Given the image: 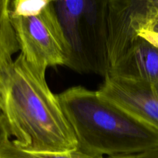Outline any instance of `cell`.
Returning <instances> with one entry per match:
<instances>
[{"label": "cell", "mask_w": 158, "mask_h": 158, "mask_svg": "<svg viewBox=\"0 0 158 158\" xmlns=\"http://www.w3.org/2000/svg\"><path fill=\"white\" fill-rule=\"evenodd\" d=\"M0 158H106L85 154L78 149L64 153H30L19 148L9 140L0 149Z\"/></svg>", "instance_id": "cell-9"}, {"label": "cell", "mask_w": 158, "mask_h": 158, "mask_svg": "<svg viewBox=\"0 0 158 158\" xmlns=\"http://www.w3.org/2000/svg\"><path fill=\"white\" fill-rule=\"evenodd\" d=\"M49 0H15L11 1L12 17H30L41 13Z\"/></svg>", "instance_id": "cell-10"}, {"label": "cell", "mask_w": 158, "mask_h": 158, "mask_svg": "<svg viewBox=\"0 0 158 158\" xmlns=\"http://www.w3.org/2000/svg\"><path fill=\"white\" fill-rule=\"evenodd\" d=\"M153 30L158 32V21H157V23L155 24V26H154V29H153Z\"/></svg>", "instance_id": "cell-15"}, {"label": "cell", "mask_w": 158, "mask_h": 158, "mask_svg": "<svg viewBox=\"0 0 158 158\" xmlns=\"http://www.w3.org/2000/svg\"><path fill=\"white\" fill-rule=\"evenodd\" d=\"M77 149L100 157L130 155L158 146V131L134 118L98 91L73 86L57 95Z\"/></svg>", "instance_id": "cell-2"}, {"label": "cell", "mask_w": 158, "mask_h": 158, "mask_svg": "<svg viewBox=\"0 0 158 158\" xmlns=\"http://www.w3.org/2000/svg\"><path fill=\"white\" fill-rule=\"evenodd\" d=\"M11 134L4 116L0 110V149L10 140Z\"/></svg>", "instance_id": "cell-11"}, {"label": "cell", "mask_w": 158, "mask_h": 158, "mask_svg": "<svg viewBox=\"0 0 158 158\" xmlns=\"http://www.w3.org/2000/svg\"><path fill=\"white\" fill-rule=\"evenodd\" d=\"M11 1L0 0V71L12 61L19 49L11 20Z\"/></svg>", "instance_id": "cell-8"}, {"label": "cell", "mask_w": 158, "mask_h": 158, "mask_svg": "<svg viewBox=\"0 0 158 158\" xmlns=\"http://www.w3.org/2000/svg\"><path fill=\"white\" fill-rule=\"evenodd\" d=\"M139 36L148 40L158 48V32L154 30H144L139 34Z\"/></svg>", "instance_id": "cell-13"}, {"label": "cell", "mask_w": 158, "mask_h": 158, "mask_svg": "<svg viewBox=\"0 0 158 158\" xmlns=\"http://www.w3.org/2000/svg\"><path fill=\"white\" fill-rule=\"evenodd\" d=\"M157 21L158 11L152 0H108L107 53L110 68L134 46L140 32L153 30Z\"/></svg>", "instance_id": "cell-5"}, {"label": "cell", "mask_w": 158, "mask_h": 158, "mask_svg": "<svg viewBox=\"0 0 158 158\" xmlns=\"http://www.w3.org/2000/svg\"><path fill=\"white\" fill-rule=\"evenodd\" d=\"M106 158H158V146L151 148V149L147 150L143 152L137 153V154H130V155L114 156V157H108Z\"/></svg>", "instance_id": "cell-12"}, {"label": "cell", "mask_w": 158, "mask_h": 158, "mask_svg": "<svg viewBox=\"0 0 158 158\" xmlns=\"http://www.w3.org/2000/svg\"><path fill=\"white\" fill-rule=\"evenodd\" d=\"M152 2L158 11V0H152Z\"/></svg>", "instance_id": "cell-14"}, {"label": "cell", "mask_w": 158, "mask_h": 158, "mask_svg": "<svg viewBox=\"0 0 158 158\" xmlns=\"http://www.w3.org/2000/svg\"><path fill=\"white\" fill-rule=\"evenodd\" d=\"M107 2L105 0L54 1L70 48L67 66L79 73L106 77L110 71L107 53Z\"/></svg>", "instance_id": "cell-3"}, {"label": "cell", "mask_w": 158, "mask_h": 158, "mask_svg": "<svg viewBox=\"0 0 158 158\" xmlns=\"http://www.w3.org/2000/svg\"><path fill=\"white\" fill-rule=\"evenodd\" d=\"M107 75L158 84V48L140 37Z\"/></svg>", "instance_id": "cell-7"}, {"label": "cell", "mask_w": 158, "mask_h": 158, "mask_svg": "<svg viewBox=\"0 0 158 158\" xmlns=\"http://www.w3.org/2000/svg\"><path fill=\"white\" fill-rule=\"evenodd\" d=\"M20 53L42 72L48 67L66 66L70 48L56 11L54 1L40 14L30 17H12Z\"/></svg>", "instance_id": "cell-4"}, {"label": "cell", "mask_w": 158, "mask_h": 158, "mask_svg": "<svg viewBox=\"0 0 158 158\" xmlns=\"http://www.w3.org/2000/svg\"><path fill=\"white\" fill-rule=\"evenodd\" d=\"M99 94L158 131V84L106 75Z\"/></svg>", "instance_id": "cell-6"}, {"label": "cell", "mask_w": 158, "mask_h": 158, "mask_svg": "<svg viewBox=\"0 0 158 158\" xmlns=\"http://www.w3.org/2000/svg\"><path fill=\"white\" fill-rule=\"evenodd\" d=\"M0 110L12 142L30 153H64L77 141L58 97L51 91L46 73L21 53L0 71Z\"/></svg>", "instance_id": "cell-1"}]
</instances>
